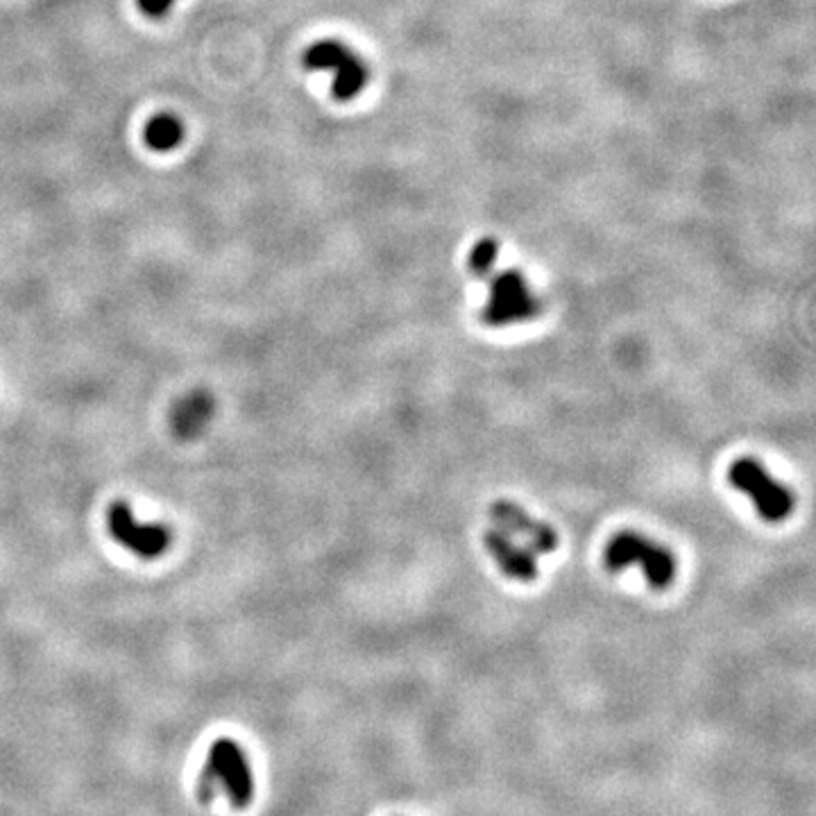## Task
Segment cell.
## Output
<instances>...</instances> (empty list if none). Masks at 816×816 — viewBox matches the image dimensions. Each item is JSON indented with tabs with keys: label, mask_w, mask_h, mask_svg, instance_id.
Returning <instances> with one entry per match:
<instances>
[{
	"label": "cell",
	"mask_w": 816,
	"mask_h": 816,
	"mask_svg": "<svg viewBox=\"0 0 816 816\" xmlns=\"http://www.w3.org/2000/svg\"><path fill=\"white\" fill-rule=\"evenodd\" d=\"M490 520L501 531L510 535H522L529 542V547L533 551H540V554H551V551L558 549V533L554 531V526L535 520L522 506L513 504V501H497V504H492Z\"/></svg>",
	"instance_id": "obj_6"
},
{
	"label": "cell",
	"mask_w": 816,
	"mask_h": 816,
	"mask_svg": "<svg viewBox=\"0 0 816 816\" xmlns=\"http://www.w3.org/2000/svg\"><path fill=\"white\" fill-rule=\"evenodd\" d=\"M214 782L227 792L229 801L234 807L243 810L254 798V778L250 771V762L245 758L243 748L234 739L220 737L209 748L207 771H204L202 785Z\"/></svg>",
	"instance_id": "obj_4"
},
{
	"label": "cell",
	"mask_w": 816,
	"mask_h": 816,
	"mask_svg": "<svg viewBox=\"0 0 816 816\" xmlns=\"http://www.w3.org/2000/svg\"><path fill=\"white\" fill-rule=\"evenodd\" d=\"M488 554L497 560L501 572L515 578L520 583H531L538 576V563H535V551L531 547H522L513 540V535L492 526L483 535Z\"/></svg>",
	"instance_id": "obj_7"
},
{
	"label": "cell",
	"mask_w": 816,
	"mask_h": 816,
	"mask_svg": "<svg viewBox=\"0 0 816 816\" xmlns=\"http://www.w3.org/2000/svg\"><path fill=\"white\" fill-rule=\"evenodd\" d=\"M606 567L610 572H624L628 567H640L646 583L653 590H667L676 578V556L662 544L644 538L640 533L624 531L608 542Z\"/></svg>",
	"instance_id": "obj_1"
},
{
	"label": "cell",
	"mask_w": 816,
	"mask_h": 816,
	"mask_svg": "<svg viewBox=\"0 0 816 816\" xmlns=\"http://www.w3.org/2000/svg\"><path fill=\"white\" fill-rule=\"evenodd\" d=\"M354 50L347 48L345 44H340L336 39L318 41L304 50L302 64L309 71H336V68L350 57Z\"/></svg>",
	"instance_id": "obj_11"
},
{
	"label": "cell",
	"mask_w": 816,
	"mask_h": 816,
	"mask_svg": "<svg viewBox=\"0 0 816 816\" xmlns=\"http://www.w3.org/2000/svg\"><path fill=\"white\" fill-rule=\"evenodd\" d=\"M370 82V68L363 59L352 53L345 59L343 64L336 68L334 73V84H331V93H334L336 100H352L359 96V93L368 87Z\"/></svg>",
	"instance_id": "obj_9"
},
{
	"label": "cell",
	"mask_w": 816,
	"mask_h": 816,
	"mask_svg": "<svg viewBox=\"0 0 816 816\" xmlns=\"http://www.w3.org/2000/svg\"><path fill=\"white\" fill-rule=\"evenodd\" d=\"M143 141L155 152H170L184 141V123L173 114H159L150 118L146 130H143Z\"/></svg>",
	"instance_id": "obj_10"
},
{
	"label": "cell",
	"mask_w": 816,
	"mask_h": 816,
	"mask_svg": "<svg viewBox=\"0 0 816 816\" xmlns=\"http://www.w3.org/2000/svg\"><path fill=\"white\" fill-rule=\"evenodd\" d=\"M733 486L753 499L755 510L762 520L782 522L792 515L794 495L787 486H782L764 467L753 458H739L728 472Z\"/></svg>",
	"instance_id": "obj_3"
},
{
	"label": "cell",
	"mask_w": 816,
	"mask_h": 816,
	"mask_svg": "<svg viewBox=\"0 0 816 816\" xmlns=\"http://www.w3.org/2000/svg\"><path fill=\"white\" fill-rule=\"evenodd\" d=\"M214 397L207 390H193V393L177 399L170 413V427L180 440H193L207 427L214 415Z\"/></svg>",
	"instance_id": "obj_8"
},
{
	"label": "cell",
	"mask_w": 816,
	"mask_h": 816,
	"mask_svg": "<svg viewBox=\"0 0 816 816\" xmlns=\"http://www.w3.org/2000/svg\"><path fill=\"white\" fill-rule=\"evenodd\" d=\"M499 259V245L495 238H481L479 243L474 245L470 252V259H467V266L474 277L488 279L495 270V263Z\"/></svg>",
	"instance_id": "obj_12"
},
{
	"label": "cell",
	"mask_w": 816,
	"mask_h": 816,
	"mask_svg": "<svg viewBox=\"0 0 816 816\" xmlns=\"http://www.w3.org/2000/svg\"><path fill=\"white\" fill-rule=\"evenodd\" d=\"M175 0H136V7L150 16V19H159V16H166L170 7H173Z\"/></svg>",
	"instance_id": "obj_13"
},
{
	"label": "cell",
	"mask_w": 816,
	"mask_h": 816,
	"mask_svg": "<svg viewBox=\"0 0 816 816\" xmlns=\"http://www.w3.org/2000/svg\"><path fill=\"white\" fill-rule=\"evenodd\" d=\"M488 288V302L481 311V318L488 327H510L533 320L540 313V300L533 295L520 270L492 272Z\"/></svg>",
	"instance_id": "obj_2"
},
{
	"label": "cell",
	"mask_w": 816,
	"mask_h": 816,
	"mask_svg": "<svg viewBox=\"0 0 816 816\" xmlns=\"http://www.w3.org/2000/svg\"><path fill=\"white\" fill-rule=\"evenodd\" d=\"M107 529L118 544L146 560L164 556L173 542V533L168 526L159 522H139L132 513V506L125 501H114L107 508Z\"/></svg>",
	"instance_id": "obj_5"
}]
</instances>
